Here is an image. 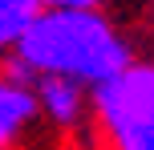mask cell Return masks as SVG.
<instances>
[{"instance_id":"obj_1","label":"cell","mask_w":154,"mask_h":150,"mask_svg":"<svg viewBox=\"0 0 154 150\" xmlns=\"http://www.w3.org/2000/svg\"><path fill=\"white\" fill-rule=\"evenodd\" d=\"M12 61L32 77H69L93 93L134 65V45L106 12L45 8L16 45Z\"/></svg>"},{"instance_id":"obj_2","label":"cell","mask_w":154,"mask_h":150,"mask_svg":"<svg viewBox=\"0 0 154 150\" xmlns=\"http://www.w3.org/2000/svg\"><path fill=\"white\" fill-rule=\"evenodd\" d=\"M93 118L114 150H154V61H134L93 89Z\"/></svg>"},{"instance_id":"obj_3","label":"cell","mask_w":154,"mask_h":150,"mask_svg":"<svg viewBox=\"0 0 154 150\" xmlns=\"http://www.w3.org/2000/svg\"><path fill=\"white\" fill-rule=\"evenodd\" d=\"M37 114H41V106H37V93H32V73L20 61H12L0 73V150L8 142H16V134Z\"/></svg>"},{"instance_id":"obj_4","label":"cell","mask_w":154,"mask_h":150,"mask_svg":"<svg viewBox=\"0 0 154 150\" xmlns=\"http://www.w3.org/2000/svg\"><path fill=\"white\" fill-rule=\"evenodd\" d=\"M32 93H37L41 114H45L53 126H61V130L77 126V122L85 118V110L93 106L89 89L69 81V77H32Z\"/></svg>"},{"instance_id":"obj_5","label":"cell","mask_w":154,"mask_h":150,"mask_svg":"<svg viewBox=\"0 0 154 150\" xmlns=\"http://www.w3.org/2000/svg\"><path fill=\"white\" fill-rule=\"evenodd\" d=\"M41 12H45L41 0H0V53H16V45Z\"/></svg>"},{"instance_id":"obj_6","label":"cell","mask_w":154,"mask_h":150,"mask_svg":"<svg viewBox=\"0 0 154 150\" xmlns=\"http://www.w3.org/2000/svg\"><path fill=\"white\" fill-rule=\"evenodd\" d=\"M45 8H65V12H101L106 0H41Z\"/></svg>"},{"instance_id":"obj_7","label":"cell","mask_w":154,"mask_h":150,"mask_svg":"<svg viewBox=\"0 0 154 150\" xmlns=\"http://www.w3.org/2000/svg\"><path fill=\"white\" fill-rule=\"evenodd\" d=\"M150 16H154V0H150Z\"/></svg>"}]
</instances>
